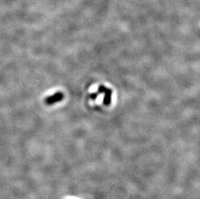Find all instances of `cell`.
Returning <instances> with one entry per match:
<instances>
[{"mask_svg":"<svg viewBox=\"0 0 200 199\" xmlns=\"http://www.w3.org/2000/svg\"><path fill=\"white\" fill-rule=\"evenodd\" d=\"M64 97V94L61 92H58L55 94H54L52 96H49L47 97L45 100V102L47 105H53L57 102L62 101Z\"/></svg>","mask_w":200,"mask_h":199,"instance_id":"obj_1","label":"cell"},{"mask_svg":"<svg viewBox=\"0 0 200 199\" xmlns=\"http://www.w3.org/2000/svg\"><path fill=\"white\" fill-rule=\"evenodd\" d=\"M104 92L106 93V96L104 98V103L105 105H109L111 101V96H112V91L110 89L104 88Z\"/></svg>","mask_w":200,"mask_h":199,"instance_id":"obj_2","label":"cell"}]
</instances>
